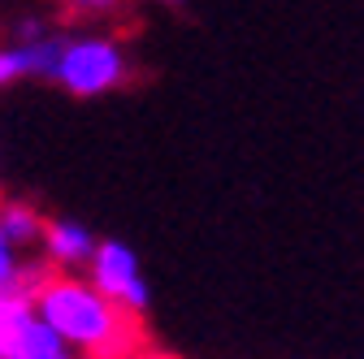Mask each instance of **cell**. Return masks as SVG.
I'll list each match as a JSON object with an SVG mask.
<instances>
[{
	"label": "cell",
	"instance_id": "1",
	"mask_svg": "<svg viewBox=\"0 0 364 359\" xmlns=\"http://www.w3.org/2000/svg\"><path fill=\"white\" fill-rule=\"evenodd\" d=\"M35 316L87 359H130V316L78 273H53L31 290Z\"/></svg>",
	"mask_w": 364,
	"mask_h": 359
},
{
	"label": "cell",
	"instance_id": "10",
	"mask_svg": "<svg viewBox=\"0 0 364 359\" xmlns=\"http://www.w3.org/2000/svg\"><path fill=\"white\" fill-rule=\"evenodd\" d=\"M65 9L78 13V18H105V13L122 9V0H65Z\"/></svg>",
	"mask_w": 364,
	"mask_h": 359
},
{
	"label": "cell",
	"instance_id": "5",
	"mask_svg": "<svg viewBox=\"0 0 364 359\" xmlns=\"http://www.w3.org/2000/svg\"><path fill=\"white\" fill-rule=\"evenodd\" d=\"M0 230H5V238L18 251H31V247H39L43 216L31 204H22V199H0Z\"/></svg>",
	"mask_w": 364,
	"mask_h": 359
},
{
	"label": "cell",
	"instance_id": "11",
	"mask_svg": "<svg viewBox=\"0 0 364 359\" xmlns=\"http://www.w3.org/2000/svg\"><path fill=\"white\" fill-rule=\"evenodd\" d=\"M156 5H169V9H182V5H191V0H156Z\"/></svg>",
	"mask_w": 364,
	"mask_h": 359
},
{
	"label": "cell",
	"instance_id": "2",
	"mask_svg": "<svg viewBox=\"0 0 364 359\" xmlns=\"http://www.w3.org/2000/svg\"><path fill=\"white\" fill-rule=\"evenodd\" d=\"M130 78V57L126 48L105 35V31H78L61 39V61H57V87L78 100L109 96Z\"/></svg>",
	"mask_w": 364,
	"mask_h": 359
},
{
	"label": "cell",
	"instance_id": "9",
	"mask_svg": "<svg viewBox=\"0 0 364 359\" xmlns=\"http://www.w3.org/2000/svg\"><path fill=\"white\" fill-rule=\"evenodd\" d=\"M22 273H26L22 251L5 238V230H0V290H22Z\"/></svg>",
	"mask_w": 364,
	"mask_h": 359
},
{
	"label": "cell",
	"instance_id": "3",
	"mask_svg": "<svg viewBox=\"0 0 364 359\" xmlns=\"http://www.w3.org/2000/svg\"><path fill=\"white\" fill-rule=\"evenodd\" d=\"M82 268H87V282L96 286L109 303H117L126 316H144V311L152 307V286H148L144 268H139V255H134L130 243L100 238Z\"/></svg>",
	"mask_w": 364,
	"mask_h": 359
},
{
	"label": "cell",
	"instance_id": "12",
	"mask_svg": "<svg viewBox=\"0 0 364 359\" xmlns=\"http://www.w3.org/2000/svg\"><path fill=\"white\" fill-rule=\"evenodd\" d=\"M48 359H74V355H70V346H65V350H57V355H48Z\"/></svg>",
	"mask_w": 364,
	"mask_h": 359
},
{
	"label": "cell",
	"instance_id": "8",
	"mask_svg": "<svg viewBox=\"0 0 364 359\" xmlns=\"http://www.w3.org/2000/svg\"><path fill=\"white\" fill-rule=\"evenodd\" d=\"M31 78V53H26V43H0V92L14 82H26Z\"/></svg>",
	"mask_w": 364,
	"mask_h": 359
},
{
	"label": "cell",
	"instance_id": "6",
	"mask_svg": "<svg viewBox=\"0 0 364 359\" xmlns=\"http://www.w3.org/2000/svg\"><path fill=\"white\" fill-rule=\"evenodd\" d=\"M57 350H65V342L43 325L39 316H31L26 325H22V333L14 338V346L5 350V359H48V355H57Z\"/></svg>",
	"mask_w": 364,
	"mask_h": 359
},
{
	"label": "cell",
	"instance_id": "7",
	"mask_svg": "<svg viewBox=\"0 0 364 359\" xmlns=\"http://www.w3.org/2000/svg\"><path fill=\"white\" fill-rule=\"evenodd\" d=\"M31 316H35V303L26 290H0V359H5V350L14 346V338Z\"/></svg>",
	"mask_w": 364,
	"mask_h": 359
},
{
	"label": "cell",
	"instance_id": "4",
	"mask_svg": "<svg viewBox=\"0 0 364 359\" xmlns=\"http://www.w3.org/2000/svg\"><path fill=\"white\" fill-rule=\"evenodd\" d=\"M96 234H91L82 221H70V216H53L43 221V234H39V255L43 264L53 268V273H74V268H82L91 260V251H96Z\"/></svg>",
	"mask_w": 364,
	"mask_h": 359
}]
</instances>
